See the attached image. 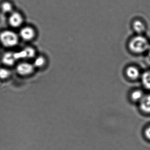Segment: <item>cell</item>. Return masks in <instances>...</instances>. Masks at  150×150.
<instances>
[{"label": "cell", "instance_id": "obj_1", "mask_svg": "<svg viewBox=\"0 0 150 150\" xmlns=\"http://www.w3.org/2000/svg\"><path fill=\"white\" fill-rule=\"evenodd\" d=\"M150 45L147 38L143 35H137L132 37L128 43L130 52L136 55L142 54L148 51Z\"/></svg>", "mask_w": 150, "mask_h": 150}, {"label": "cell", "instance_id": "obj_2", "mask_svg": "<svg viewBox=\"0 0 150 150\" xmlns=\"http://www.w3.org/2000/svg\"><path fill=\"white\" fill-rule=\"evenodd\" d=\"M18 37L15 32L6 30L0 34V41L5 47H12L18 44Z\"/></svg>", "mask_w": 150, "mask_h": 150}, {"label": "cell", "instance_id": "obj_3", "mask_svg": "<svg viewBox=\"0 0 150 150\" xmlns=\"http://www.w3.org/2000/svg\"><path fill=\"white\" fill-rule=\"evenodd\" d=\"M126 77L131 81H136L140 79L141 73L137 67L131 65L126 67L125 70Z\"/></svg>", "mask_w": 150, "mask_h": 150}, {"label": "cell", "instance_id": "obj_4", "mask_svg": "<svg viewBox=\"0 0 150 150\" xmlns=\"http://www.w3.org/2000/svg\"><path fill=\"white\" fill-rule=\"evenodd\" d=\"M35 54V50L30 47H27L22 50L14 53V56L16 60L23 59L31 58Z\"/></svg>", "mask_w": 150, "mask_h": 150}, {"label": "cell", "instance_id": "obj_5", "mask_svg": "<svg viewBox=\"0 0 150 150\" xmlns=\"http://www.w3.org/2000/svg\"><path fill=\"white\" fill-rule=\"evenodd\" d=\"M34 66L28 63H21L17 67V71L22 75L30 74L34 71Z\"/></svg>", "mask_w": 150, "mask_h": 150}, {"label": "cell", "instance_id": "obj_6", "mask_svg": "<svg viewBox=\"0 0 150 150\" xmlns=\"http://www.w3.org/2000/svg\"><path fill=\"white\" fill-rule=\"evenodd\" d=\"M139 104L141 112L146 114H150V94L145 95Z\"/></svg>", "mask_w": 150, "mask_h": 150}, {"label": "cell", "instance_id": "obj_7", "mask_svg": "<svg viewBox=\"0 0 150 150\" xmlns=\"http://www.w3.org/2000/svg\"><path fill=\"white\" fill-rule=\"evenodd\" d=\"M23 21L22 16L19 13L14 12L10 15L9 18V23L10 25L14 28L20 27Z\"/></svg>", "mask_w": 150, "mask_h": 150}, {"label": "cell", "instance_id": "obj_8", "mask_svg": "<svg viewBox=\"0 0 150 150\" xmlns=\"http://www.w3.org/2000/svg\"><path fill=\"white\" fill-rule=\"evenodd\" d=\"M132 28L137 35H143L146 29L144 23L139 19H136L132 22Z\"/></svg>", "mask_w": 150, "mask_h": 150}, {"label": "cell", "instance_id": "obj_9", "mask_svg": "<svg viewBox=\"0 0 150 150\" xmlns=\"http://www.w3.org/2000/svg\"><path fill=\"white\" fill-rule=\"evenodd\" d=\"M20 35L22 38L25 41L32 40L35 36L34 29L30 27H25L22 29L20 32Z\"/></svg>", "mask_w": 150, "mask_h": 150}, {"label": "cell", "instance_id": "obj_10", "mask_svg": "<svg viewBox=\"0 0 150 150\" xmlns=\"http://www.w3.org/2000/svg\"><path fill=\"white\" fill-rule=\"evenodd\" d=\"M144 94L140 89H135L133 90L130 94L131 101L135 103H139L144 96Z\"/></svg>", "mask_w": 150, "mask_h": 150}, {"label": "cell", "instance_id": "obj_11", "mask_svg": "<svg viewBox=\"0 0 150 150\" xmlns=\"http://www.w3.org/2000/svg\"><path fill=\"white\" fill-rule=\"evenodd\" d=\"M140 79L144 88L150 90V71H146L141 74Z\"/></svg>", "mask_w": 150, "mask_h": 150}, {"label": "cell", "instance_id": "obj_12", "mask_svg": "<svg viewBox=\"0 0 150 150\" xmlns=\"http://www.w3.org/2000/svg\"><path fill=\"white\" fill-rule=\"evenodd\" d=\"M3 63L7 65L11 66L14 64L16 61L14 53L11 52H6L5 53L2 57V59Z\"/></svg>", "mask_w": 150, "mask_h": 150}, {"label": "cell", "instance_id": "obj_13", "mask_svg": "<svg viewBox=\"0 0 150 150\" xmlns=\"http://www.w3.org/2000/svg\"><path fill=\"white\" fill-rule=\"evenodd\" d=\"M1 8L3 13H8L12 12L13 10V6L9 2H5L2 3Z\"/></svg>", "mask_w": 150, "mask_h": 150}, {"label": "cell", "instance_id": "obj_14", "mask_svg": "<svg viewBox=\"0 0 150 150\" xmlns=\"http://www.w3.org/2000/svg\"><path fill=\"white\" fill-rule=\"evenodd\" d=\"M45 63V59L44 58L42 57H39L36 59L34 64H35V66L37 67H41L43 66Z\"/></svg>", "mask_w": 150, "mask_h": 150}, {"label": "cell", "instance_id": "obj_15", "mask_svg": "<svg viewBox=\"0 0 150 150\" xmlns=\"http://www.w3.org/2000/svg\"><path fill=\"white\" fill-rule=\"evenodd\" d=\"M10 75V72L8 70L4 68L0 69V79H5Z\"/></svg>", "mask_w": 150, "mask_h": 150}, {"label": "cell", "instance_id": "obj_16", "mask_svg": "<svg viewBox=\"0 0 150 150\" xmlns=\"http://www.w3.org/2000/svg\"><path fill=\"white\" fill-rule=\"evenodd\" d=\"M144 135L146 139L150 140V125L147 126L145 129L144 131Z\"/></svg>", "mask_w": 150, "mask_h": 150}, {"label": "cell", "instance_id": "obj_17", "mask_svg": "<svg viewBox=\"0 0 150 150\" xmlns=\"http://www.w3.org/2000/svg\"><path fill=\"white\" fill-rule=\"evenodd\" d=\"M148 54H149V57H150V46H149V49H148Z\"/></svg>", "mask_w": 150, "mask_h": 150}]
</instances>
